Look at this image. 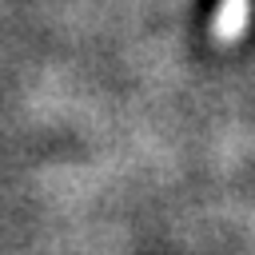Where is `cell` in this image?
Instances as JSON below:
<instances>
[{
  "instance_id": "6da1fadb",
  "label": "cell",
  "mask_w": 255,
  "mask_h": 255,
  "mask_svg": "<svg viewBox=\"0 0 255 255\" xmlns=\"http://www.w3.org/2000/svg\"><path fill=\"white\" fill-rule=\"evenodd\" d=\"M243 16H247V0H227V8L219 12V32L235 36L243 28Z\"/></svg>"
}]
</instances>
